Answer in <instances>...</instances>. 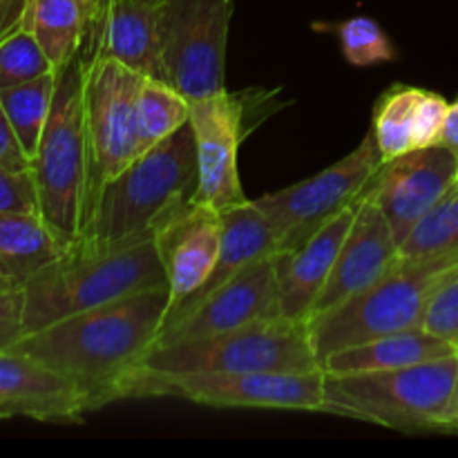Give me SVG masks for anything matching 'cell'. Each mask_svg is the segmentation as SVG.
I'll use <instances>...</instances> for the list:
<instances>
[{"label": "cell", "instance_id": "1", "mask_svg": "<svg viewBox=\"0 0 458 458\" xmlns=\"http://www.w3.org/2000/svg\"><path fill=\"white\" fill-rule=\"evenodd\" d=\"M170 289L141 291L27 334L16 344L70 380L89 411L121 401L130 376L157 343Z\"/></svg>", "mask_w": 458, "mask_h": 458}, {"label": "cell", "instance_id": "2", "mask_svg": "<svg viewBox=\"0 0 458 458\" xmlns=\"http://www.w3.org/2000/svg\"><path fill=\"white\" fill-rule=\"evenodd\" d=\"M195 191L197 150L186 123L103 183L79 244L106 250L152 240L170 215L192 201Z\"/></svg>", "mask_w": 458, "mask_h": 458}, {"label": "cell", "instance_id": "3", "mask_svg": "<svg viewBox=\"0 0 458 458\" xmlns=\"http://www.w3.org/2000/svg\"><path fill=\"white\" fill-rule=\"evenodd\" d=\"M159 286L168 280L155 240L106 250L74 244L25 284L27 334Z\"/></svg>", "mask_w": 458, "mask_h": 458}, {"label": "cell", "instance_id": "4", "mask_svg": "<svg viewBox=\"0 0 458 458\" xmlns=\"http://www.w3.org/2000/svg\"><path fill=\"white\" fill-rule=\"evenodd\" d=\"M458 268V253L401 258L380 280L356 298L309 320L316 356L322 362L335 352L423 327L434 293Z\"/></svg>", "mask_w": 458, "mask_h": 458}, {"label": "cell", "instance_id": "5", "mask_svg": "<svg viewBox=\"0 0 458 458\" xmlns=\"http://www.w3.org/2000/svg\"><path fill=\"white\" fill-rule=\"evenodd\" d=\"M85 61L58 72L52 112L31 159L38 213L63 244H79L89 222V155L83 110Z\"/></svg>", "mask_w": 458, "mask_h": 458}, {"label": "cell", "instance_id": "6", "mask_svg": "<svg viewBox=\"0 0 458 458\" xmlns=\"http://www.w3.org/2000/svg\"><path fill=\"white\" fill-rule=\"evenodd\" d=\"M456 378L458 353L403 369L325 374L327 414L398 432H445Z\"/></svg>", "mask_w": 458, "mask_h": 458}, {"label": "cell", "instance_id": "7", "mask_svg": "<svg viewBox=\"0 0 458 458\" xmlns=\"http://www.w3.org/2000/svg\"><path fill=\"white\" fill-rule=\"evenodd\" d=\"M316 369H320V360L313 349L309 322L277 316L206 338L155 344L137 371L188 374V371Z\"/></svg>", "mask_w": 458, "mask_h": 458}, {"label": "cell", "instance_id": "8", "mask_svg": "<svg viewBox=\"0 0 458 458\" xmlns=\"http://www.w3.org/2000/svg\"><path fill=\"white\" fill-rule=\"evenodd\" d=\"M125 398H179L224 410L325 411V371H137Z\"/></svg>", "mask_w": 458, "mask_h": 458}, {"label": "cell", "instance_id": "9", "mask_svg": "<svg viewBox=\"0 0 458 458\" xmlns=\"http://www.w3.org/2000/svg\"><path fill=\"white\" fill-rule=\"evenodd\" d=\"M380 165L383 157L369 130L356 150L322 173L253 199L271 222L277 250L298 249L343 210L358 204Z\"/></svg>", "mask_w": 458, "mask_h": 458}, {"label": "cell", "instance_id": "10", "mask_svg": "<svg viewBox=\"0 0 458 458\" xmlns=\"http://www.w3.org/2000/svg\"><path fill=\"white\" fill-rule=\"evenodd\" d=\"M83 61V110L89 155V215H92L94 201L103 183L128 168L143 152L137 121V94L143 76L114 58L94 56Z\"/></svg>", "mask_w": 458, "mask_h": 458}, {"label": "cell", "instance_id": "11", "mask_svg": "<svg viewBox=\"0 0 458 458\" xmlns=\"http://www.w3.org/2000/svg\"><path fill=\"white\" fill-rule=\"evenodd\" d=\"M233 0H159L164 81L186 98L226 89Z\"/></svg>", "mask_w": 458, "mask_h": 458}, {"label": "cell", "instance_id": "12", "mask_svg": "<svg viewBox=\"0 0 458 458\" xmlns=\"http://www.w3.org/2000/svg\"><path fill=\"white\" fill-rule=\"evenodd\" d=\"M197 150V191L192 201L208 208H235L249 201L242 191L237 152L244 139V101L228 89L191 101Z\"/></svg>", "mask_w": 458, "mask_h": 458}, {"label": "cell", "instance_id": "13", "mask_svg": "<svg viewBox=\"0 0 458 458\" xmlns=\"http://www.w3.org/2000/svg\"><path fill=\"white\" fill-rule=\"evenodd\" d=\"M454 183H458V157L438 143L385 161L371 179L367 195L383 210L401 246Z\"/></svg>", "mask_w": 458, "mask_h": 458}, {"label": "cell", "instance_id": "14", "mask_svg": "<svg viewBox=\"0 0 458 458\" xmlns=\"http://www.w3.org/2000/svg\"><path fill=\"white\" fill-rule=\"evenodd\" d=\"M282 316L280 295H277V276L273 255L249 264L228 282L206 295L191 311L165 327L155 344L183 343V340L206 338L240 329L250 322ZM152 344V347H155Z\"/></svg>", "mask_w": 458, "mask_h": 458}, {"label": "cell", "instance_id": "15", "mask_svg": "<svg viewBox=\"0 0 458 458\" xmlns=\"http://www.w3.org/2000/svg\"><path fill=\"white\" fill-rule=\"evenodd\" d=\"M152 240L168 280L170 309H174L195 295L213 273L222 244V213L188 201L157 228Z\"/></svg>", "mask_w": 458, "mask_h": 458}, {"label": "cell", "instance_id": "16", "mask_svg": "<svg viewBox=\"0 0 458 458\" xmlns=\"http://www.w3.org/2000/svg\"><path fill=\"white\" fill-rule=\"evenodd\" d=\"M398 259V242L383 210L369 195H362L356 219L344 237L335 258L331 276L313 307V316L331 311L358 293L369 289L376 280L389 271ZM309 318V320H311Z\"/></svg>", "mask_w": 458, "mask_h": 458}, {"label": "cell", "instance_id": "17", "mask_svg": "<svg viewBox=\"0 0 458 458\" xmlns=\"http://www.w3.org/2000/svg\"><path fill=\"white\" fill-rule=\"evenodd\" d=\"M89 414L79 389L18 349L0 352V419L81 423Z\"/></svg>", "mask_w": 458, "mask_h": 458}, {"label": "cell", "instance_id": "18", "mask_svg": "<svg viewBox=\"0 0 458 458\" xmlns=\"http://www.w3.org/2000/svg\"><path fill=\"white\" fill-rule=\"evenodd\" d=\"M83 58L106 56L141 76L164 79L159 3L107 0L103 16L85 36Z\"/></svg>", "mask_w": 458, "mask_h": 458}, {"label": "cell", "instance_id": "19", "mask_svg": "<svg viewBox=\"0 0 458 458\" xmlns=\"http://www.w3.org/2000/svg\"><path fill=\"white\" fill-rule=\"evenodd\" d=\"M358 204L343 210L338 217L325 224L316 235L309 237L298 249L273 253L280 311L284 318L309 322L313 307H316L318 298H320L322 289L329 280L340 246H343L344 237H347L349 228L356 219Z\"/></svg>", "mask_w": 458, "mask_h": 458}, {"label": "cell", "instance_id": "20", "mask_svg": "<svg viewBox=\"0 0 458 458\" xmlns=\"http://www.w3.org/2000/svg\"><path fill=\"white\" fill-rule=\"evenodd\" d=\"M277 250L276 233H273L271 222L267 219V215L253 204V199H249L246 204L235 206V208H228L222 213V244H219V255L217 262H215L213 273L208 276V280L204 282L199 291L195 295L182 302L179 307L170 309L168 316H165L164 327L173 325L174 320L183 316L186 311H191L199 300H204L206 295L213 293L217 286H222L224 282H228L231 277H235L237 273L244 271L249 264L258 262V259L268 258Z\"/></svg>", "mask_w": 458, "mask_h": 458}, {"label": "cell", "instance_id": "21", "mask_svg": "<svg viewBox=\"0 0 458 458\" xmlns=\"http://www.w3.org/2000/svg\"><path fill=\"white\" fill-rule=\"evenodd\" d=\"M452 353H458V347L419 327V329L398 331V334L383 335V338L331 353L322 362V371L344 376L403 369V367L420 365V362L437 360Z\"/></svg>", "mask_w": 458, "mask_h": 458}, {"label": "cell", "instance_id": "22", "mask_svg": "<svg viewBox=\"0 0 458 458\" xmlns=\"http://www.w3.org/2000/svg\"><path fill=\"white\" fill-rule=\"evenodd\" d=\"M65 249L40 213H0V277L4 280L25 286Z\"/></svg>", "mask_w": 458, "mask_h": 458}, {"label": "cell", "instance_id": "23", "mask_svg": "<svg viewBox=\"0 0 458 458\" xmlns=\"http://www.w3.org/2000/svg\"><path fill=\"white\" fill-rule=\"evenodd\" d=\"M16 18L34 34L56 72L83 49L88 18L81 0H22Z\"/></svg>", "mask_w": 458, "mask_h": 458}, {"label": "cell", "instance_id": "24", "mask_svg": "<svg viewBox=\"0 0 458 458\" xmlns=\"http://www.w3.org/2000/svg\"><path fill=\"white\" fill-rule=\"evenodd\" d=\"M56 83L58 72H47L27 83L0 89V103L4 107V114H7L9 125L30 161L34 159L45 125H47Z\"/></svg>", "mask_w": 458, "mask_h": 458}, {"label": "cell", "instance_id": "25", "mask_svg": "<svg viewBox=\"0 0 458 458\" xmlns=\"http://www.w3.org/2000/svg\"><path fill=\"white\" fill-rule=\"evenodd\" d=\"M420 92V88L394 85L376 103L371 132L383 164L416 150V107Z\"/></svg>", "mask_w": 458, "mask_h": 458}, {"label": "cell", "instance_id": "26", "mask_svg": "<svg viewBox=\"0 0 458 458\" xmlns=\"http://www.w3.org/2000/svg\"><path fill=\"white\" fill-rule=\"evenodd\" d=\"M137 121L141 146L148 150L191 121V98L164 79L143 76L137 94Z\"/></svg>", "mask_w": 458, "mask_h": 458}, {"label": "cell", "instance_id": "27", "mask_svg": "<svg viewBox=\"0 0 458 458\" xmlns=\"http://www.w3.org/2000/svg\"><path fill=\"white\" fill-rule=\"evenodd\" d=\"M458 253V183L420 219L414 231L398 246L401 258Z\"/></svg>", "mask_w": 458, "mask_h": 458}, {"label": "cell", "instance_id": "28", "mask_svg": "<svg viewBox=\"0 0 458 458\" xmlns=\"http://www.w3.org/2000/svg\"><path fill=\"white\" fill-rule=\"evenodd\" d=\"M56 72L43 47L18 18L0 31V89Z\"/></svg>", "mask_w": 458, "mask_h": 458}, {"label": "cell", "instance_id": "29", "mask_svg": "<svg viewBox=\"0 0 458 458\" xmlns=\"http://www.w3.org/2000/svg\"><path fill=\"white\" fill-rule=\"evenodd\" d=\"M340 49L353 67H374L396 58V47L383 27L369 16H353L331 27Z\"/></svg>", "mask_w": 458, "mask_h": 458}, {"label": "cell", "instance_id": "30", "mask_svg": "<svg viewBox=\"0 0 458 458\" xmlns=\"http://www.w3.org/2000/svg\"><path fill=\"white\" fill-rule=\"evenodd\" d=\"M423 329L458 347V268L434 293L425 313Z\"/></svg>", "mask_w": 458, "mask_h": 458}, {"label": "cell", "instance_id": "31", "mask_svg": "<svg viewBox=\"0 0 458 458\" xmlns=\"http://www.w3.org/2000/svg\"><path fill=\"white\" fill-rule=\"evenodd\" d=\"M25 335V286L0 277V352L16 349Z\"/></svg>", "mask_w": 458, "mask_h": 458}, {"label": "cell", "instance_id": "32", "mask_svg": "<svg viewBox=\"0 0 458 458\" xmlns=\"http://www.w3.org/2000/svg\"><path fill=\"white\" fill-rule=\"evenodd\" d=\"M38 213L31 170H13L0 161V213Z\"/></svg>", "mask_w": 458, "mask_h": 458}, {"label": "cell", "instance_id": "33", "mask_svg": "<svg viewBox=\"0 0 458 458\" xmlns=\"http://www.w3.org/2000/svg\"><path fill=\"white\" fill-rule=\"evenodd\" d=\"M447 110H450V103L441 94L428 92V89L420 92L419 107H416V150L441 143Z\"/></svg>", "mask_w": 458, "mask_h": 458}, {"label": "cell", "instance_id": "34", "mask_svg": "<svg viewBox=\"0 0 458 458\" xmlns=\"http://www.w3.org/2000/svg\"><path fill=\"white\" fill-rule=\"evenodd\" d=\"M0 161L13 170H31V161L27 159L12 125H9L3 103H0Z\"/></svg>", "mask_w": 458, "mask_h": 458}, {"label": "cell", "instance_id": "35", "mask_svg": "<svg viewBox=\"0 0 458 458\" xmlns=\"http://www.w3.org/2000/svg\"><path fill=\"white\" fill-rule=\"evenodd\" d=\"M441 143L450 148L452 152H456L458 157V98L454 103H450L445 128H443V134H441Z\"/></svg>", "mask_w": 458, "mask_h": 458}, {"label": "cell", "instance_id": "36", "mask_svg": "<svg viewBox=\"0 0 458 458\" xmlns=\"http://www.w3.org/2000/svg\"><path fill=\"white\" fill-rule=\"evenodd\" d=\"M81 4H83L85 18H88V31H85V36H88L89 30L98 22V18L103 16V9H106L107 0H81Z\"/></svg>", "mask_w": 458, "mask_h": 458}, {"label": "cell", "instance_id": "37", "mask_svg": "<svg viewBox=\"0 0 458 458\" xmlns=\"http://www.w3.org/2000/svg\"><path fill=\"white\" fill-rule=\"evenodd\" d=\"M445 432H458V378H456L454 398H452L450 411H447V423H445Z\"/></svg>", "mask_w": 458, "mask_h": 458}, {"label": "cell", "instance_id": "38", "mask_svg": "<svg viewBox=\"0 0 458 458\" xmlns=\"http://www.w3.org/2000/svg\"><path fill=\"white\" fill-rule=\"evenodd\" d=\"M13 18H16V9L12 7V3H9V0H0V31H3Z\"/></svg>", "mask_w": 458, "mask_h": 458}, {"label": "cell", "instance_id": "39", "mask_svg": "<svg viewBox=\"0 0 458 458\" xmlns=\"http://www.w3.org/2000/svg\"><path fill=\"white\" fill-rule=\"evenodd\" d=\"M9 3H12V7H13V9H16V16H18V9H21L22 0H9Z\"/></svg>", "mask_w": 458, "mask_h": 458}, {"label": "cell", "instance_id": "40", "mask_svg": "<svg viewBox=\"0 0 458 458\" xmlns=\"http://www.w3.org/2000/svg\"><path fill=\"white\" fill-rule=\"evenodd\" d=\"M148 3H159V0H148Z\"/></svg>", "mask_w": 458, "mask_h": 458}]
</instances>
